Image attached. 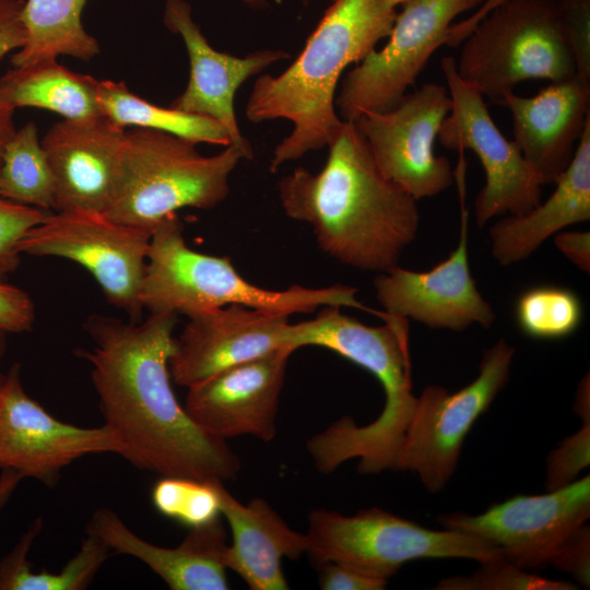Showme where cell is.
<instances>
[{"label":"cell","instance_id":"1","mask_svg":"<svg viewBox=\"0 0 590 590\" xmlns=\"http://www.w3.org/2000/svg\"><path fill=\"white\" fill-rule=\"evenodd\" d=\"M176 322L174 314L129 322L88 317L84 328L94 346L80 356L91 365L104 425L119 437L120 456L138 469L199 481L233 480L239 458L226 440L191 420L172 389Z\"/></svg>","mask_w":590,"mask_h":590},{"label":"cell","instance_id":"2","mask_svg":"<svg viewBox=\"0 0 590 590\" xmlns=\"http://www.w3.org/2000/svg\"><path fill=\"white\" fill-rule=\"evenodd\" d=\"M318 173L295 168L278 184L285 214L309 225L319 248L362 271L398 266L420 227L417 200L386 178L353 121L328 145Z\"/></svg>","mask_w":590,"mask_h":590},{"label":"cell","instance_id":"3","mask_svg":"<svg viewBox=\"0 0 590 590\" xmlns=\"http://www.w3.org/2000/svg\"><path fill=\"white\" fill-rule=\"evenodd\" d=\"M295 61L281 74L257 78L246 105L253 123L275 119L293 130L276 144L270 170L328 146L344 125L335 92L344 69L389 36L397 10L381 0H332Z\"/></svg>","mask_w":590,"mask_h":590},{"label":"cell","instance_id":"4","mask_svg":"<svg viewBox=\"0 0 590 590\" xmlns=\"http://www.w3.org/2000/svg\"><path fill=\"white\" fill-rule=\"evenodd\" d=\"M382 326H367L324 306L312 319L292 324V351L315 345L335 352L373 374L385 392L380 415L365 426L350 417L334 422L307 441V450L321 473H331L346 460L358 458L365 474L392 470L416 404L413 394L410 324L406 318L380 312Z\"/></svg>","mask_w":590,"mask_h":590},{"label":"cell","instance_id":"5","mask_svg":"<svg viewBox=\"0 0 590 590\" xmlns=\"http://www.w3.org/2000/svg\"><path fill=\"white\" fill-rule=\"evenodd\" d=\"M357 288L335 284L306 287L294 284L269 290L248 282L231 260L191 249L177 214L151 232L140 287V303L150 314L184 315L188 318L237 304L290 317L324 306L368 310L357 298Z\"/></svg>","mask_w":590,"mask_h":590},{"label":"cell","instance_id":"6","mask_svg":"<svg viewBox=\"0 0 590 590\" xmlns=\"http://www.w3.org/2000/svg\"><path fill=\"white\" fill-rule=\"evenodd\" d=\"M241 160L245 155L231 144L219 154L204 156L196 143L172 133L126 130L105 215L151 233L180 209H213L227 198L231 174Z\"/></svg>","mask_w":590,"mask_h":590},{"label":"cell","instance_id":"7","mask_svg":"<svg viewBox=\"0 0 590 590\" xmlns=\"http://www.w3.org/2000/svg\"><path fill=\"white\" fill-rule=\"evenodd\" d=\"M463 42L458 74L494 104L523 81L576 76L559 0H505Z\"/></svg>","mask_w":590,"mask_h":590},{"label":"cell","instance_id":"8","mask_svg":"<svg viewBox=\"0 0 590 590\" xmlns=\"http://www.w3.org/2000/svg\"><path fill=\"white\" fill-rule=\"evenodd\" d=\"M308 520L307 553L315 559L346 564L385 579L416 559L467 558L482 564L502 557L473 535L430 530L379 508L353 516L316 509Z\"/></svg>","mask_w":590,"mask_h":590},{"label":"cell","instance_id":"9","mask_svg":"<svg viewBox=\"0 0 590 590\" xmlns=\"http://www.w3.org/2000/svg\"><path fill=\"white\" fill-rule=\"evenodd\" d=\"M515 347L504 339L483 352L476 378L459 391L429 385L416 404L392 471L416 473L428 492H440L452 476L465 437L507 385Z\"/></svg>","mask_w":590,"mask_h":590},{"label":"cell","instance_id":"10","mask_svg":"<svg viewBox=\"0 0 590 590\" xmlns=\"http://www.w3.org/2000/svg\"><path fill=\"white\" fill-rule=\"evenodd\" d=\"M484 1H404L384 48L373 49L344 76L335 98L340 118L355 121L364 113L393 108L434 51L446 45L452 21Z\"/></svg>","mask_w":590,"mask_h":590},{"label":"cell","instance_id":"11","mask_svg":"<svg viewBox=\"0 0 590 590\" xmlns=\"http://www.w3.org/2000/svg\"><path fill=\"white\" fill-rule=\"evenodd\" d=\"M151 233L87 211H57L32 227L17 250L79 263L98 283L106 299L139 321V294Z\"/></svg>","mask_w":590,"mask_h":590},{"label":"cell","instance_id":"12","mask_svg":"<svg viewBox=\"0 0 590 590\" xmlns=\"http://www.w3.org/2000/svg\"><path fill=\"white\" fill-rule=\"evenodd\" d=\"M452 105L438 131L440 144L479 157L486 182L474 202L479 228L502 215H519L541 202L542 182L514 141L507 140L493 121L482 94L463 81L451 57L441 60Z\"/></svg>","mask_w":590,"mask_h":590},{"label":"cell","instance_id":"13","mask_svg":"<svg viewBox=\"0 0 590 590\" xmlns=\"http://www.w3.org/2000/svg\"><path fill=\"white\" fill-rule=\"evenodd\" d=\"M590 517V477L542 495H517L480 515L439 516L446 528L473 535L522 569L551 564L562 545Z\"/></svg>","mask_w":590,"mask_h":590},{"label":"cell","instance_id":"14","mask_svg":"<svg viewBox=\"0 0 590 590\" xmlns=\"http://www.w3.org/2000/svg\"><path fill=\"white\" fill-rule=\"evenodd\" d=\"M451 105L448 88L430 82L393 108L367 111L353 121L381 174L417 201L439 194L455 180L449 160L433 150Z\"/></svg>","mask_w":590,"mask_h":590},{"label":"cell","instance_id":"15","mask_svg":"<svg viewBox=\"0 0 590 590\" xmlns=\"http://www.w3.org/2000/svg\"><path fill=\"white\" fill-rule=\"evenodd\" d=\"M463 166L459 163L455 170L461 202L457 247L428 271L397 266L378 273L374 280L375 296L386 314L452 331H463L472 324L487 329L495 322V311L479 292L470 271Z\"/></svg>","mask_w":590,"mask_h":590},{"label":"cell","instance_id":"16","mask_svg":"<svg viewBox=\"0 0 590 590\" xmlns=\"http://www.w3.org/2000/svg\"><path fill=\"white\" fill-rule=\"evenodd\" d=\"M119 437L106 425L80 427L61 422L25 391L21 366L13 365L0 399V469L54 486L73 461L98 453H121Z\"/></svg>","mask_w":590,"mask_h":590},{"label":"cell","instance_id":"17","mask_svg":"<svg viewBox=\"0 0 590 590\" xmlns=\"http://www.w3.org/2000/svg\"><path fill=\"white\" fill-rule=\"evenodd\" d=\"M292 353L282 347L189 387L186 412L204 432L224 440L243 435L272 440Z\"/></svg>","mask_w":590,"mask_h":590},{"label":"cell","instance_id":"18","mask_svg":"<svg viewBox=\"0 0 590 590\" xmlns=\"http://www.w3.org/2000/svg\"><path fill=\"white\" fill-rule=\"evenodd\" d=\"M188 319L175 337L169 358L170 376L186 388L232 366L290 349L287 316L233 304Z\"/></svg>","mask_w":590,"mask_h":590},{"label":"cell","instance_id":"19","mask_svg":"<svg viewBox=\"0 0 590 590\" xmlns=\"http://www.w3.org/2000/svg\"><path fill=\"white\" fill-rule=\"evenodd\" d=\"M164 23L172 33L181 36L190 66L188 84L169 107L216 120L226 130L229 144L240 150L246 160H251L252 146L241 133L235 114L236 92L249 78L288 59L290 55L280 49H261L237 57L215 50L185 0H166Z\"/></svg>","mask_w":590,"mask_h":590},{"label":"cell","instance_id":"20","mask_svg":"<svg viewBox=\"0 0 590 590\" xmlns=\"http://www.w3.org/2000/svg\"><path fill=\"white\" fill-rule=\"evenodd\" d=\"M126 129L104 116L62 119L40 140L56 211L105 214L116 186Z\"/></svg>","mask_w":590,"mask_h":590},{"label":"cell","instance_id":"21","mask_svg":"<svg viewBox=\"0 0 590 590\" xmlns=\"http://www.w3.org/2000/svg\"><path fill=\"white\" fill-rule=\"evenodd\" d=\"M514 142L540 178L555 184L569 166L586 123L590 120V81L577 76L542 88L532 97L507 93Z\"/></svg>","mask_w":590,"mask_h":590},{"label":"cell","instance_id":"22","mask_svg":"<svg viewBox=\"0 0 590 590\" xmlns=\"http://www.w3.org/2000/svg\"><path fill=\"white\" fill-rule=\"evenodd\" d=\"M87 533L99 538L109 550L143 562L172 590L228 589L223 560L227 536L220 518L191 528L176 547H163L141 539L109 508L93 512Z\"/></svg>","mask_w":590,"mask_h":590},{"label":"cell","instance_id":"23","mask_svg":"<svg viewBox=\"0 0 590 590\" xmlns=\"http://www.w3.org/2000/svg\"><path fill=\"white\" fill-rule=\"evenodd\" d=\"M214 485L233 538L224 552L225 567L237 573L251 590L288 589L282 559H297L307 553L306 533L292 530L264 499L243 505L223 482Z\"/></svg>","mask_w":590,"mask_h":590},{"label":"cell","instance_id":"24","mask_svg":"<svg viewBox=\"0 0 590 590\" xmlns=\"http://www.w3.org/2000/svg\"><path fill=\"white\" fill-rule=\"evenodd\" d=\"M554 192L524 214L507 215L489 228L491 252L508 267L529 258L563 228L590 219V120Z\"/></svg>","mask_w":590,"mask_h":590},{"label":"cell","instance_id":"25","mask_svg":"<svg viewBox=\"0 0 590 590\" xmlns=\"http://www.w3.org/2000/svg\"><path fill=\"white\" fill-rule=\"evenodd\" d=\"M96 81L67 69L57 59H42L3 73L0 97L15 109H46L63 119L95 118L103 116L95 95Z\"/></svg>","mask_w":590,"mask_h":590},{"label":"cell","instance_id":"26","mask_svg":"<svg viewBox=\"0 0 590 590\" xmlns=\"http://www.w3.org/2000/svg\"><path fill=\"white\" fill-rule=\"evenodd\" d=\"M86 0H26L23 22L27 39L11 58L13 67L42 59L70 56L91 60L99 52V45L82 24Z\"/></svg>","mask_w":590,"mask_h":590},{"label":"cell","instance_id":"27","mask_svg":"<svg viewBox=\"0 0 590 590\" xmlns=\"http://www.w3.org/2000/svg\"><path fill=\"white\" fill-rule=\"evenodd\" d=\"M96 101L104 117L122 127L145 128L172 133L196 144L229 145V137L216 120L172 107L151 104L133 94L123 82L97 80Z\"/></svg>","mask_w":590,"mask_h":590},{"label":"cell","instance_id":"28","mask_svg":"<svg viewBox=\"0 0 590 590\" xmlns=\"http://www.w3.org/2000/svg\"><path fill=\"white\" fill-rule=\"evenodd\" d=\"M43 527L42 518L32 521L13 550L0 560V590H83L94 579L109 555V547L87 533L78 553L57 574L32 569L27 555Z\"/></svg>","mask_w":590,"mask_h":590},{"label":"cell","instance_id":"29","mask_svg":"<svg viewBox=\"0 0 590 590\" xmlns=\"http://www.w3.org/2000/svg\"><path fill=\"white\" fill-rule=\"evenodd\" d=\"M0 198L46 211L54 208L52 175L33 121L16 130L3 151Z\"/></svg>","mask_w":590,"mask_h":590},{"label":"cell","instance_id":"30","mask_svg":"<svg viewBox=\"0 0 590 590\" xmlns=\"http://www.w3.org/2000/svg\"><path fill=\"white\" fill-rule=\"evenodd\" d=\"M583 316L582 303L571 290L538 285L517 299L515 318L519 329L539 340H557L573 334Z\"/></svg>","mask_w":590,"mask_h":590},{"label":"cell","instance_id":"31","mask_svg":"<svg viewBox=\"0 0 590 590\" xmlns=\"http://www.w3.org/2000/svg\"><path fill=\"white\" fill-rule=\"evenodd\" d=\"M179 476H162L152 491L154 507L185 526H204L221 515L214 482Z\"/></svg>","mask_w":590,"mask_h":590},{"label":"cell","instance_id":"32","mask_svg":"<svg viewBox=\"0 0 590 590\" xmlns=\"http://www.w3.org/2000/svg\"><path fill=\"white\" fill-rule=\"evenodd\" d=\"M442 590H571L575 585L551 580L528 573L506 559L482 563L481 568L468 577H451L439 581Z\"/></svg>","mask_w":590,"mask_h":590},{"label":"cell","instance_id":"33","mask_svg":"<svg viewBox=\"0 0 590 590\" xmlns=\"http://www.w3.org/2000/svg\"><path fill=\"white\" fill-rule=\"evenodd\" d=\"M589 375L579 382L576 394V411L583 417L582 427L567 437L550 453L547 461V489H555L576 480L581 470L589 465L590 449V399Z\"/></svg>","mask_w":590,"mask_h":590},{"label":"cell","instance_id":"34","mask_svg":"<svg viewBox=\"0 0 590 590\" xmlns=\"http://www.w3.org/2000/svg\"><path fill=\"white\" fill-rule=\"evenodd\" d=\"M47 215L46 210L0 198V280L17 268L22 237Z\"/></svg>","mask_w":590,"mask_h":590},{"label":"cell","instance_id":"35","mask_svg":"<svg viewBox=\"0 0 590 590\" xmlns=\"http://www.w3.org/2000/svg\"><path fill=\"white\" fill-rule=\"evenodd\" d=\"M565 39L571 51L576 76L590 81V0H559Z\"/></svg>","mask_w":590,"mask_h":590},{"label":"cell","instance_id":"36","mask_svg":"<svg viewBox=\"0 0 590 590\" xmlns=\"http://www.w3.org/2000/svg\"><path fill=\"white\" fill-rule=\"evenodd\" d=\"M35 306L31 296L20 287L0 281V329L7 333L31 331Z\"/></svg>","mask_w":590,"mask_h":590},{"label":"cell","instance_id":"37","mask_svg":"<svg viewBox=\"0 0 590 590\" xmlns=\"http://www.w3.org/2000/svg\"><path fill=\"white\" fill-rule=\"evenodd\" d=\"M387 582L388 579L346 564L320 563L319 586L322 590H381Z\"/></svg>","mask_w":590,"mask_h":590},{"label":"cell","instance_id":"38","mask_svg":"<svg viewBox=\"0 0 590 590\" xmlns=\"http://www.w3.org/2000/svg\"><path fill=\"white\" fill-rule=\"evenodd\" d=\"M557 569L569 573L582 586L590 583V532L580 527L558 550L551 560Z\"/></svg>","mask_w":590,"mask_h":590},{"label":"cell","instance_id":"39","mask_svg":"<svg viewBox=\"0 0 590 590\" xmlns=\"http://www.w3.org/2000/svg\"><path fill=\"white\" fill-rule=\"evenodd\" d=\"M25 0L0 1V60L12 50L21 49L27 39L23 22Z\"/></svg>","mask_w":590,"mask_h":590},{"label":"cell","instance_id":"40","mask_svg":"<svg viewBox=\"0 0 590 590\" xmlns=\"http://www.w3.org/2000/svg\"><path fill=\"white\" fill-rule=\"evenodd\" d=\"M556 248L579 270L590 272V233L560 231L554 235Z\"/></svg>","mask_w":590,"mask_h":590},{"label":"cell","instance_id":"41","mask_svg":"<svg viewBox=\"0 0 590 590\" xmlns=\"http://www.w3.org/2000/svg\"><path fill=\"white\" fill-rule=\"evenodd\" d=\"M505 0H485L481 8L473 13L470 17L462 22L451 25L450 32L446 42L449 47H457L460 45L472 32L474 26L495 7L504 2Z\"/></svg>","mask_w":590,"mask_h":590},{"label":"cell","instance_id":"42","mask_svg":"<svg viewBox=\"0 0 590 590\" xmlns=\"http://www.w3.org/2000/svg\"><path fill=\"white\" fill-rule=\"evenodd\" d=\"M15 108L0 97V166L3 151L16 129L14 126Z\"/></svg>","mask_w":590,"mask_h":590},{"label":"cell","instance_id":"43","mask_svg":"<svg viewBox=\"0 0 590 590\" xmlns=\"http://www.w3.org/2000/svg\"><path fill=\"white\" fill-rule=\"evenodd\" d=\"M23 476L10 469H2L0 474V514L9 503Z\"/></svg>","mask_w":590,"mask_h":590},{"label":"cell","instance_id":"44","mask_svg":"<svg viewBox=\"0 0 590 590\" xmlns=\"http://www.w3.org/2000/svg\"><path fill=\"white\" fill-rule=\"evenodd\" d=\"M245 4L255 9H264L268 5L267 0H241Z\"/></svg>","mask_w":590,"mask_h":590},{"label":"cell","instance_id":"45","mask_svg":"<svg viewBox=\"0 0 590 590\" xmlns=\"http://www.w3.org/2000/svg\"><path fill=\"white\" fill-rule=\"evenodd\" d=\"M7 350V332L0 329V362Z\"/></svg>","mask_w":590,"mask_h":590},{"label":"cell","instance_id":"46","mask_svg":"<svg viewBox=\"0 0 590 590\" xmlns=\"http://www.w3.org/2000/svg\"><path fill=\"white\" fill-rule=\"evenodd\" d=\"M382 3L391 9H396L398 5H401L406 0H381Z\"/></svg>","mask_w":590,"mask_h":590},{"label":"cell","instance_id":"47","mask_svg":"<svg viewBox=\"0 0 590 590\" xmlns=\"http://www.w3.org/2000/svg\"><path fill=\"white\" fill-rule=\"evenodd\" d=\"M4 380H5V375L0 374V399H1Z\"/></svg>","mask_w":590,"mask_h":590},{"label":"cell","instance_id":"48","mask_svg":"<svg viewBox=\"0 0 590 590\" xmlns=\"http://www.w3.org/2000/svg\"><path fill=\"white\" fill-rule=\"evenodd\" d=\"M304 4H307L310 0H300Z\"/></svg>","mask_w":590,"mask_h":590},{"label":"cell","instance_id":"49","mask_svg":"<svg viewBox=\"0 0 590 590\" xmlns=\"http://www.w3.org/2000/svg\"><path fill=\"white\" fill-rule=\"evenodd\" d=\"M0 1H7V0H0Z\"/></svg>","mask_w":590,"mask_h":590}]
</instances>
